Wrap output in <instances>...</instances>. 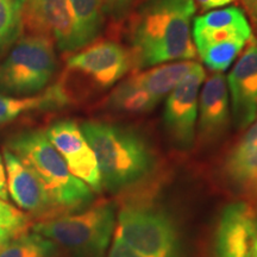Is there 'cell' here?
<instances>
[{
	"label": "cell",
	"instance_id": "cell-1",
	"mask_svg": "<svg viewBox=\"0 0 257 257\" xmlns=\"http://www.w3.org/2000/svg\"><path fill=\"white\" fill-rule=\"evenodd\" d=\"M194 12V0H144L128 24L133 67L152 68L195 57Z\"/></svg>",
	"mask_w": 257,
	"mask_h": 257
},
{
	"label": "cell",
	"instance_id": "cell-2",
	"mask_svg": "<svg viewBox=\"0 0 257 257\" xmlns=\"http://www.w3.org/2000/svg\"><path fill=\"white\" fill-rule=\"evenodd\" d=\"M80 128L96 157L102 188L120 192L153 172L155 156L136 131L94 120L85 121Z\"/></svg>",
	"mask_w": 257,
	"mask_h": 257
},
{
	"label": "cell",
	"instance_id": "cell-3",
	"mask_svg": "<svg viewBox=\"0 0 257 257\" xmlns=\"http://www.w3.org/2000/svg\"><path fill=\"white\" fill-rule=\"evenodd\" d=\"M6 149L34 172L59 216L81 211L91 205L93 191L70 173L46 133L34 130L19 134L9 141Z\"/></svg>",
	"mask_w": 257,
	"mask_h": 257
},
{
	"label": "cell",
	"instance_id": "cell-4",
	"mask_svg": "<svg viewBox=\"0 0 257 257\" xmlns=\"http://www.w3.org/2000/svg\"><path fill=\"white\" fill-rule=\"evenodd\" d=\"M115 221L114 207L102 202L76 213L38 220L30 230L51 240L72 257H104Z\"/></svg>",
	"mask_w": 257,
	"mask_h": 257
},
{
	"label": "cell",
	"instance_id": "cell-5",
	"mask_svg": "<svg viewBox=\"0 0 257 257\" xmlns=\"http://www.w3.org/2000/svg\"><path fill=\"white\" fill-rule=\"evenodd\" d=\"M114 236L148 257H179V234L165 211L144 202H127L118 212Z\"/></svg>",
	"mask_w": 257,
	"mask_h": 257
},
{
	"label": "cell",
	"instance_id": "cell-6",
	"mask_svg": "<svg viewBox=\"0 0 257 257\" xmlns=\"http://www.w3.org/2000/svg\"><path fill=\"white\" fill-rule=\"evenodd\" d=\"M56 66L53 41L22 36L0 61V91L12 94L41 91L53 78Z\"/></svg>",
	"mask_w": 257,
	"mask_h": 257
},
{
	"label": "cell",
	"instance_id": "cell-7",
	"mask_svg": "<svg viewBox=\"0 0 257 257\" xmlns=\"http://www.w3.org/2000/svg\"><path fill=\"white\" fill-rule=\"evenodd\" d=\"M131 67L130 51L115 42L101 41L69 57L56 86L68 102L69 92L78 83L92 91H102L119 81Z\"/></svg>",
	"mask_w": 257,
	"mask_h": 257
},
{
	"label": "cell",
	"instance_id": "cell-8",
	"mask_svg": "<svg viewBox=\"0 0 257 257\" xmlns=\"http://www.w3.org/2000/svg\"><path fill=\"white\" fill-rule=\"evenodd\" d=\"M193 61H178L152 67L119 83L107 99L111 108L127 113L152 111L195 66Z\"/></svg>",
	"mask_w": 257,
	"mask_h": 257
},
{
	"label": "cell",
	"instance_id": "cell-9",
	"mask_svg": "<svg viewBox=\"0 0 257 257\" xmlns=\"http://www.w3.org/2000/svg\"><path fill=\"white\" fill-rule=\"evenodd\" d=\"M204 79L205 70L197 62L167 95L165 126L173 142L180 148H189L194 142L199 92Z\"/></svg>",
	"mask_w": 257,
	"mask_h": 257
},
{
	"label": "cell",
	"instance_id": "cell-10",
	"mask_svg": "<svg viewBox=\"0 0 257 257\" xmlns=\"http://www.w3.org/2000/svg\"><path fill=\"white\" fill-rule=\"evenodd\" d=\"M46 135L70 173L93 192L100 193L102 185L96 157L79 125L73 120L56 121L47 128Z\"/></svg>",
	"mask_w": 257,
	"mask_h": 257
},
{
	"label": "cell",
	"instance_id": "cell-11",
	"mask_svg": "<svg viewBox=\"0 0 257 257\" xmlns=\"http://www.w3.org/2000/svg\"><path fill=\"white\" fill-rule=\"evenodd\" d=\"M192 36L199 54L206 49L246 44L252 38V32L242 10L229 6L195 18Z\"/></svg>",
	"mask_w": 257,
	"mask_h": 257
},
{
	"label": "cell",
	"instance_id": "cell-12",
	"mask_svg": "<svg viewBox=\"0 0 257 257\" xmlns=\"http://www.w3.org/2000/svg\"><path fill=\"white\" fill-rule=\"evenodd\" d=\"M23 36L46 37L69 51L73 22L67 0H24L21 10Z\"/></svg>",
	"mask_w": 257,
	"mask_h": 257
},
{
	"label": "cell",
	"instance_id": "cell-13",
	"mask_svg": "<svg viewBox=\"0 0 257 257\" xmlns=\"http://www.w3.org/2000/svg\"><path fill=\"white\" fill-rule=\"evenodd\" d=\"M256 224L255 211L249 204L227 205L217 225L216 257H255Z\"/></svg>",
	"mask_w": 257,
	"mask_h": 257
},
{
	"label": "cell",
	"instance_id": "cell-14",
	"mask_svg": "<svg viewBox=\"0 0 257 257\" xmlns=\"http://www.w3.org/2000/svg\"><path fill=\"white\" fill-rule=\"evenodd\" d=\"M3 155L8 178V192L16 205L30 217L40 220L59 216L34 172L9 149H4Z\"/></svg>",
	"mask_w": 257,
	"mask_h": 257
},
{
	"label": "cell",
	"instance_id": "cell-15",
	"mask_svg": "<svg viewBox=\"0 0 257 257\" xmlns=\"http://www.w3.org/2000/svg\"><path fill=\"white\" fill-rule=\"evenodd\" d=\"M232 118L237 127H248L257 117V43L250 44L227 76Z\"/></svg>",
	"mask_w": 257,
	"mask_h": 257
},
{
	"label": "cell",
	"instance_id": "cell-16",
	"mask_svg": "<svg viewBox=\"0 0 257 257\" xmlns=\"http://www.w3.org/2000/svg\"><path fill=\"white\" fill-rule=\"evenodd\" d=\"M229 89L223 74L217 73L205 82L198 106V134L200 142H213L225 133L230 123Z\"/></svg>",
	"mask_w": 257,
	"mask_h": 257
},
{
	"label": "cell",
	"instance_id": "cell-17",
	"mask_svg": "<svg viewBox=\"0 0 257 257\" xmlns=\"http://www.w3.org/2000/svg\"><path fill=\"white\" fill-rule=\"evenodd\" d=\"M225 173L240 192L257 197V118L230 150Z\"/></svg>",
	"mask_w": 257,
	"mask_h": 257
},
{
	"label": "cell",
	"instance_id": "cell-18",
	"mask_svg": "<svg viewBox=\"0 0 257 257\" xmlns=\"http://www.w3.org/2000/svg\"><path fill=\"white\" fill-rule=\"evenodd\" d=\"M73 30L69 51H75L89 46L100 34L104 24L102 0H67Z\"/></svg>",
	"mask_w": 257,
	"mask_h": 257
},
{
	"label": "cell",
	"instance_id": "cell-19",
	"mask_svg": "<svg viewBox=\"0 0 257 257\" xmlns=\"http://www.w3.org/2000/svg\"><path fill=\"white\" fill-rule=\"evenodd\" d=\"M64 104H67V100L56 85L48 89L44 94L37 96L12 98L0 94V125L15 120L25 112Z\"/></svg>",
	"mask_w": 257,
	"mask_h": 257
},
{
	"label": "cell",
	"instance_id": "cell-20",
	"mask_svg": "<svg viewBox=\"0 0 257 257\" xmlns=\"http://www.w3.org/2000/svg\"><path fill=\"white\" fill-rule=\"evenodd\" d=\"M57 246L34 231L24 232L0 249V257H56Z\"/></svg>",
	"mask_w": 257,
	"mask_h": 257
},
{
	"label": "cell",
	"instance_id": "cell-21",
	"mask_svg": "<svg viewBox=\"0 0 257 257\" xmlns=\"http://www.w3.org/2000/svg\"><path fill=\"white\" fill-rule=\"evenodd\" d=\"M24 0H0V53L22 35L21 10Z\"/></svg>",
	"mask_w": 257,
	"mask_h": 257
},
{
	"label": "cell",
	"instance_id": "cell-22",
	"mask_svg": "<svg viewBox=\"0 0 257 257\" xmlns=\"http://www.w3.org/2000/svg\"><path fill=\"white\" fill-rule=\"evenodd\" d=\"M30 216L0 199V227L14 232L16 236L27 232L30 225Z\"/></svg>",
	"mask_w": 257,
	"mask_h": 257
},
{
	"label": "cell",
	"instance_id": "cell-23",
	"mask_svg": "<svg viewBox=\"0 0 257 257\" xmlns=\"http://www.w3.org/2000/svg\"><path fill=\"white\" fill-rule=\"evenodd\" d=\"M135 0H102L104 15L114 22H119L130 14Z\"/></svg>",
	"mask_w": 257,
	"mask_h": 257
},
{
	"label": "cell",
	"instance_id": "cell-24",
	"mask_svg": "<svg viewBox=\"0 0 257 257\" xmlns=\"http://www.w3.org/2000/svg\"><path fill=\"white\" fill-rule=\"evenodd\" d=\"M107 257H148L144 256L142 253L137 252L136 250L125 244L120 238H118L117 236L113 237V242L108 251Z\"/></svg>",
	"mask_w": 257,
	"mask_h": 257
},
{
	"label": "cell",
	"instance_id": "cell-25",
	"mask_svg": "<svg viewBox=\"0 0 257 257\" xmlns=\"http://www.w3.org/2000/svg\"><path fill=\"white\" fill-rule=\"evenodd\" d=\"M8 178H6V169L4 165V160L0 156V199L8 200Z\"/></svg>",
	"mask_w": 257,
	"mask_h": 257
},
{
	"label": "cell",
	"instance_id": "cell-26",
	"mask_svg": "<svg viewBox=\"0 0 257 257\" xmlns=\"http://www.w3.org/2000/svg\"><path fill=\"white\" fill-rule=\"evenodd\" d=\"M195 2L198 3L202 10H211L229 5L233 0H195Z\"/></svg>",
	"mask_w": 257,
	"mask_h": 257
},
{
	"label": "cell",
	"instance_id": "cell-27",
	"mask_svg": "<svg viewBox=\"0 0 257 257\" xmlns=\"http://www.w3.org/2000/svg\"><path fill=\"white\" fill-rule=\"evenodd\" d=\"M15 237H17V236H16L14 232H11V231L0 227V249H2L4 245H6V244H8L10 240L14 239Z\"/></svg>",
	"mask_w": 257,
	"mask_h": 257
},
{
	"label": "cell",
	"instance_id": "cell-28",
	"mask_svg": "<svg viewBox=\"0 0 257 257\" xmlns=\"http://www.w3.org/2000/svg\"><path fill=\"white\" fill-rule=\"evenodd\" d=\"M246 10H248L249 14L251 15V17L253 18V21L257 22V0H255V2H253L252 4L250 5Z\"/></svg>",
	"mask_w": 257,
	"mask_h": 257
},
{
	"label": "cell",
	"instance_id": "cell-29",
	"mask_svg": "<svg viewBox=\"0 0 257 257\" xmlns=\"http://www.w3.org/2000/svg\"><path fill=\"white\" fill-rule=\"evenodd\" d=\"M253 2H255V0H242V3H243V4H244V6H245V8H246V9H248V8H249V6H250V5H251Z\"/></svg>",
	"mask_w": 257,
	"mask_h": 257
},
{
	"label": "cell",
	"instance_id": "cell-30",
	"mask_svg": "<svg viewBox=\"0 0 257 257\" xmlns=\"http://www.w3.org/2000/svg\"><path fill=\"white\" fill-rule=\"evenodd\" d=\"M255 257H257V243H256V246H255Z\"/></svg>",
	"mask_w": 257,
	"mask_h": 257
},
{
	"label": "cell",
	"instance_id": "cell-31",
	"mask_svg": "<svg viewBox=\"0 0 257 257\" xmlns=\"http://www.w3.org/2000/svg\"><path fill=\"white\" fill-rule=\"evenodd\" d=\"M256 243H257V224H256Z\"/></svg>",
	"mask_w": 257,
	"mask_h": 257
}]
</instances>
